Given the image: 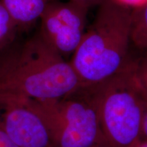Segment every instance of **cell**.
Wrapping results in <instances>:
<instances>
[{"label": "cell", "mask_w": 147, "mask_h": 147, "mask_svg": "<svg viewBox=\"0 0 147 147\" xmlns=\"http://www.w3.org/2000/svg\"><path fill=\"white\" fill-rule=\"evenodd\" d=\"M80 87L70 62L39 32L0 51V93L45 100L61 98Z\"/></svg>", "instance_id": "6da1fadb"}, {"label": "cell", "mask_w": 147, "mask_h": 147, "mask_svg": "<svg viewBox=\"0 0 147 147\" xmlns=\"http://www.w3.org/2000/svg\"><path fill=\"white\" fill-rule=\"evenodd\" d=\"M131 8L117 0H103L98 5L94 21L69 61L80 87L110 78L131 59Z\"/></svg>", "instance_id": "7a4b0ae2"}, {"label": "cell", "mask_w": 147, "mask_h": 147, "mask_svg": "<svg viewBox=\"0 0 147 147\" xmlns=\"http://www.w3.org/2000/svg\"><path fill=\"white\" fill-rule=\"evenodd\" d=\"M93 103L109 147H130L139 139L145 97L135 76L134 58L118 73L80 87Z\"/></svg>", "instance_id": "3957f363"}, {"label": "cell", "mask_w": 147, "mask_h": 147, "mask_svg": "<svg viewBox=\"0 0 147 147\" xmlns=\"http://www.w3.org/2000/svg\"><path fill=\"white\" fill-rule=\"evenodd\" d=\"M27 102L45 122L53 147H109L94 106L80 88L59 99Z\"/></svg>", "instance_id": "277c9868"}, {"label": "cell", "mask_w": 147, "mask_h": 147, "mask_svg": "<svg viewBox=\"0 0 147 147\" xmlns=\"http://www.w3.org/2000/svg\"><path fill=\"white\" fill-rule=\"evenodd\" d=\"M89 8L76 1H50L42 14L38 32L64 58L72 55L87 30Z\"/></svg>", "instance_id": "5b68a950"}, {"label": "cell", "mask_w": 147, "mask_h": 147, "mask_svg": "<svg viewBox=\"0 0 147 147\" xmlns=\"http://www.w3.org/2000/svg\"><path fill=\"white\" fill-rule=\"evenodd\" d=\"M0 124L18 147H53L45 122L26 97L0 93Z\"/></svg>", "instance_id": "8992f818"}, {"label": "cell", "mask_w": 147, "mask_h": 147, "mask_svg": "<svg viewBox=\"0 0 147 147\" xmlns=\"http://www.w3.org/2000/svg\"><path fill=\"white\" fill-rule=\"evenodd\" d=\"M49 0H0L20 32L31 28L43 13Z\"/></svg>", "instance_id": "52a82bcc"}, {"label": "cell", "mask_w": 147, "mask_h": 147, "mask_svg": "<svg viewBox=\"0 0 147 147\" xmlns=\"http://www.w3.org/2000/svg\"><path fill=\"white\" fill-rule=\"evenodd\" d=\"M131 43L141 53H147V1L132 8Z\"/></svg>", "instance_id": "ba28073f"}, {"label": "cell", "mask_w": 147, "mask_h": 147, "mask_svg": "<svg viewBox=\"0 0 147 147\" xmlns=\"http://www.w3.org/2000/svg\"><path fill=\"white\" fill-rule=\"evenodd\" d=\"M19 32L17 25L0 2V51L16 41Z\"/></svg>", "instance_id": "9c48e42d"}, {"label": "cell", "mask_w": 147, "mask_h": 147, "mask_svg": "<svg viewBox=\"0 0 147 147\" xmlns=\"http://www.w3.org/2000/svg\"><path fill=\"white\" fill-rule=\"evenodd\" d=\"M134 67L139 87L147 100V53H141L138 57L134 59Z\"/></svg>", "instance_id": "30bf717a"}, {"label": "cell", "mask_w": 147, "mask_h": 147, "mask_svg": "<svg viewBox=\"0 0 147 147\" xmlns=\"http://www.w3.org/2000/svg\"><path fill=\"white\" fill-rule=\"evenodd\" d=\"M140 140L147 141V100L145 99L144 104V109H143V114L142 122H141L140 133L139 139Z\"/></svg>", "instance_id": "8fae6325"}, {"label": "cell", "mask_w": 147, "mask_h": 147, "mask_svg": "<svg viewBox=\"0 0 147 147\" xmlns=\"http://www.w3.org/2000/svg\"><path fill=\"white\" fill-rule=\"evenodd\" d=\"M0 147H18L11 140L0 124Z\"/></svg>", "instance_id": "7c38bea8"}, {"label": "cell", "mask_w": 147, "mask_h": 147, "mask_svg": "<svg viewBox=\"0 0 147 147\" xmlns=\"http://www.w3.org/2000/svg\"><path fill=\"white\" fill-rule=\"evenodd\" d=\"M119 2L122 3L127 6L130 7L131 8H136L140 5L144 4L146 3L147 0H117Z\"/></svg>", "instance_id": "4fadbf2b"}, {"label": "cell", "mask_w": 147, "mask_h": 147, "mask_svg": "<svg viewBox=\"0 0 147 147\" xmlns=\"http://www.w3.org/2000/svg\"><path fill=\"white\" fill-rule=\"evenodd\" d=\"M49 1H55V0H49ZM70 1L80 3L82 4L87 5L90 8L91 7L94 6V5H99L102 2L103 0H70Z\"/></svg>", "instance_id": "5bb4252c"}, {"label": "cell", "mask_w": 147, "mask_h": 147, "mask_svg": "<svg viewBox=\"0 0 147 147\" xmlns=\"http://www.w3.org/2000/svg\"><path fill=\"white\" fill-rule=\"evenodd\" d=\"M130 147H147V141L138 140L136 142L134 143Z\"/></svg>", "instance_id": "9a60e30c"}, {"label": "cell", "mask_w": 147, "mask_h": 147, "mask_svg": "<svg viewBox=\"0 0 147 147\" xmlns=\"http://www.w3.org/2000/svg\"><path fill=\"white\" fill-rule=\"evenodd\" d=\"M95 147H107V146H95Z\"/></svg>", "instance_id": "2e32d148"}]
</instances>
